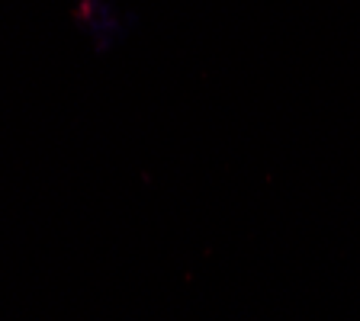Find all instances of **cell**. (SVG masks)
Listing matches in <instances>:
<instances>
[{"label":"cell","mask_w":360,"mask_h":321,"mask_svg":"<svg viewBox=\"0 0 360 321\" xmlns=\"http://www.w3.org/2000/svg\"><path fill=\"white\" fill-rule=\"evenodd\" d=\"M75 22H77V30L94 42L97 52H110V48H116L129 32L122 7L116 4V0H77Z\"/></svg>","instance_id":"cell-1"}]
</instances>
